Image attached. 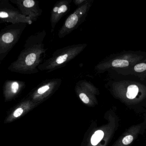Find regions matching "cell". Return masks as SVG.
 Here are the masks:
<instances>
[{"instance_id": "13", "label": "cell", "mask_w": 146, "mask_h": 146, "mask_svg": "<svg viewBox=\"0 0 146 146\" xmlns=\"http://www.w3.org/2000/svg\"><path fill=\"white\" fill-rule=\"evenodd\" d=\"M133 140V137L132 135H128L125 136L123 138L122 140V143L123 145H127L131 144Z\"/></svg>"}, {"instance_id": "5", "label": "cell", "mask_w": 146, "mask_h": 146, "mask_svg": "<svg viewBox=\"0 0 146 146\" xmlns=\"http://www.w3.org/2000/svg\"><path fill=\"white\" fill-rule=\"evenodd\" d=\"M18 4L22 14L29 17L33 22L36 20L42 15V10L39 7L38 2L33 0H24L19 1Z\"/></svg>"}, {"instance_id": "2", "label": "cell", "mask_w": 146, "mask_h": 146, "mask_svg": "<svg viewBox=\"0 0 146 146\" xmlns=\"http://www.w3.org/2000/svg\"><path fill=\"white\" fill-rule=\"evenodd\" d=\"M87 46L86 43L72 45L56 51L52 56L38 67L41 71L50 73L66 66L83 51Z\"/></svg>"}, {"instance_id": "9", "label": "cell", "mask_w": 146, "mask_h": 146, "mask_svg": "<svg viewBox=\"0 0 146 146\" xmlns=\"http://www.w3.org/2000/svg\"><path fill=\"white\" fill-rule=\"evenodd\" d=\"M104 136V132L101 130H98L95 132L91 138V144L93 146L97 145L101 141Z\"/></svg>"}, {"instance_id": "4", "label": "cell", "mask_w": 146, "mask_h": 146, "mask_svg": "<svg viewBox=\"0 0 146 146\" xmlns=\"http://www.w3.org/2000/svg\"><path fill=\"white\" fill-rule=\"evenodd\" d=\"M72 1V0H61L56 3L51 10L50 15L51 33L54 32L61 19L69 12Z\"/></svg>"}, {"instance_id": "11", "label": "cell", "mask_w": 146, "mask_h": 146, "mask_svg": "<svg viewBox=\"0 0 146 146\" xmlns=\"http://www.w3.org/2000/svg\"><path fill=\"white\" fill-rule=\"evenodd\" d=\"M11 92L14 94L17 93L19 89L20 83L17 81H13L9 83Z\"/></svg>"}, {"instance_id": "14", "label": "cell", "mask_w": 146, "mask_h": 146, "mask_svg": "<svg viewBox=\"0 0 146 146\" xmlns=\"http://www.w3.org/2000/svg\"><path fill=\"white\" fill-rule=\"evenodd\" d=\"M79 97L81 100L84 103L88 104L89 103V99L87 96L86 95L83 93H81L79 94Z\"/></svg>"}, {"instance_id": "1", "label": "cell", "mask_w": 146, "mask_h": 146, "mask_svg": "<svg viewBox=\"0 0 146 146\" xmlns=\"http://www.w3.org/2000/svg\"><path fill=\"white\" fill-rule=\"evenodd\" d=\"M46 35L44 30L36 34L31 44L24 50L17 61L12 65V68L26 73H37V67L38 68L42 63L47 52V49L44 48L43 43Z\"/></svg>"}, {"instance_id": "15", "label": "cell", "mask_w": 146, "mask_h": 146, "mask_svg": "<svg viewBox=\"0 0 146 146\" xmlns=\"http://www.w3.org/2000/svg\"><path fill=\"white\" fill-rule=\"evenodd\" d=\"M23 112V110L21 108L17 109L14 112L13 115L15 117H18L20 116Z\"/></svg>"}, {"instance_id": "10", "label": "cell", "mask_w": 146, "mask_h": 146, "mask_svg": "<svg viewBox=\"0 0 146 146\" xmlns=\"http://www.w3.org/2000/svg\"><path fill=\"white\" fill-rule=\"evenodd\" d=\"M129 63L124 59H116L113 60L111 63V66L115 68H123L128 67Z\"/></svg>"}, {"instance_id": "7", "label": "cell", "mask_w": 146, "mask_h": 146, "mask_svg": "<svg viewBox=\"0 0 146 146\" xmlns=\"http://www.w3.org/2000/svg\"><path fill=\"white\" fill-rule=\"evenodd\" d=\"M17 31H9L0 36V51H4L10 48L17 38Z\"/></svg>"}, {"instance_id": "6", "label": "cell", "mask_w": 146, "mask_h": 146, "mask_svg": "<svg viewBox=\"0 0 146 146\" xmlns=\"http://www.w3.org/2000/svg\"><path fill=\"white\" fill-rule=\"evenodd\" d=\"M0 19L13 24L22 23L31 25L33 23L29 17L15 10L7 9L0 10Z\"/></svg>"}, {"instance_id": "8", "label": "cell", "mask_w": 146, "mask_h": 146, "mask_svg": "<svg viewBox=\"0 0 146 146\" xmlns=\"http://www.w3.org/2000/svg\"><path fill=\"white\" fill-rule=\"evenodd\" d=\"M139 92V87L136 85H131L128 87L127 97L130 99H133Z\"/></svg>"}, {"instance_id": "16", "label": "cell", "mask_w": 146, "mask_h": 146, "mask_svg": "<svg viewBox=\"0 0 146 146\" xmlns=\"http://www.w3.org/2000/svg\"><path fill=\"white\" fill-rule=\"evenodd\" d=\"M87 1V0H74L73 1V2L76 6L79 7V6L84 4Z\"/></svg>"}, {"instance_id": "3", "label": "cell", "mask_w": 146, "mask_h": 146, "mask_svg": "<svg viewBox=\"0 0 146 146\" xmlns=\"http://www.w3.org/2000/svg\"><path fill=\"white\" fill-rule=\"evenodd\" d=\"M93 2V0H87L84 4L78 7L74 13L67 18L59 30L58 35L60 38L65 37L85 21Z\"/></svg>"}, {"instance_id": "12", "label": "cell", "mask_w": 146, "mask_h": 146, "mask_svg": "<svg viewBox=\"0 0 146 146\" xmlns=\"http://www.w3.org/2000/svg\"><path fill=\"white\" fill-rule=\"evenodd\" d=\"M134 70L136 72H142L146 70V64L141 63L137 64L134 67Z\"/></svg>"}]
</instances>
